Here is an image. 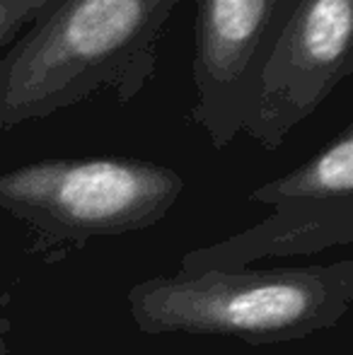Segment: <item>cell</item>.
<instances>
[{
    "mask_svg": "<svg viewBox=\"0 0 353 355\" xmlns=\"http://www.w3.org/2000/svg\"><path fill=\"white\" fill-rule=\"evenodd\" d=\"M182 0H58L0 58V131L112 89L131 102L157 71Z\"/></svg>",
    "mask_w": 353,
    "mask_h": 355,
    "instance_id": "6da1fadb",
    "label": "cell"
},
{
    "mask_svg": "<svg viewBox=\"0 0 353 355\" xmlns=\"http://www.w3.org/2000/svg\"><path fill=\"white\" fill-rule=\"evenodd\" d=\"M126 300L136 327L150 336H230L250 346L300 341L349 314L353 259L261 271H179L136 283Z\"/></svg>",
    "mask_w": 353,
    "mask_h": 355,
    "instance_id": "7a4b0ae2",
    "label": "cell"
},
{
    "mask_svg": "<svg viewBox=\"0 0 353 355\" xmlns=\"http://www.w3.org/2000/svg\"><path fill=\"white\" fill-rule=\"evenodd\" d=\"M184 191L172 167L138 157H51L0 174V211L32 234L27 254L53 263L94 237L157 225Z\"/></svg>",
    "mask_w": 353,
    "mask_h": 355,
    "instance_id": "3957f363",
    "label": "cell"
},
{
    "mask_svg": "<svg viewBox=\"0 0 353 355\" xmlns=\"http://www.w3.org/2000/svg\"><path fill=\"white\" fill-rule=\"evenodd\" d=\"M271 206L261 223L208 247L191 249L179 271H232L271 257H315L353 242V126L346 123L300 167L250 193Z\"/></svg>",
    "mask_w": 353,
    "mask_h": 355,
    "instance_id": "277c9868",
    "label": "cell"
},
{
    "mask_svg": "<svg viewBox=\"0 0 353 355\" xmlns=\"http://www.w3.org/2000/svg\"><path fill=\"white\" fill-rule=\"evenodd\" d=\"M295 0H196L191 119L227 148L257 107L259 78Z\"/></svg>",
    "mask_w": 353,
    "mask_h": 355,
    "instance_id": "5b68a950",
    "label": "cell"
},
{
    "mask_svg": "<svg viewBox=\"0 0 353 355\" xmlns=\"http://www.w3.org/2000/svg\"><path fill=\"white\" fill-rule=\"evenodd\" d=\"M351 42L353 0H295L261 71L245 133L266 150L281 148L351 75Z\"/></svg>",
    "mask_w": 353,
    "mask_h": 355,
    "instance_id": "8992f818",
    "label": "cell"
},
{
    "mask_svg": "<svg viewBox=\"0 0 353 355\" xmlns=\"http://www.w3.org/2000/svg\"><path fill=\"white\" fill-rule=\"evenodd\" d=\"M58 0H0V51L10 49Z\"/></svg>",
    "mask_w": 353,
    "mask_h": 355,
    "instance_id": "52a82bcc",
    "label": "cell"
},
{
    "mask_svg": "<svg viewBox=\"0 0 353 355\" xmlns=\"http://www.w3.org/2000/svg\"><path fill=\"white\" fill-rule=\"evenodd\" d=\"M0 355H17V353H12L8 346H5V338H0ZM39 355H49V353H39Z\"/></svg>",
    "mask_w": 353,
    "mask_h": 355,
    "instance_id": "ba28073f",
    "label": "cell"
}]
</instances>
